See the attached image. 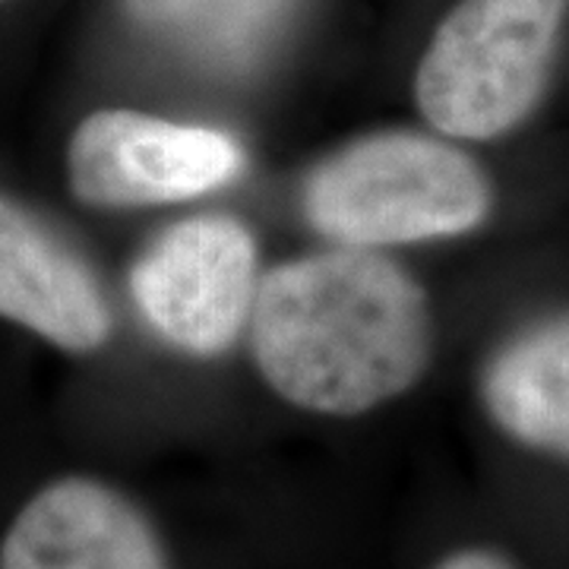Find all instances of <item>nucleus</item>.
<instances>
[{
  "instance_id": "nucleus-1",
  "label": "nucleus",
  "mask_w": 569,
  "mask_h": 569,
  "mask_svg": "<svg viewBox=\"0 0 569 569\" xmlns=\"http://www.w3.org/2000/svg\"><path fill=\"white\" fill-rule=\"evenodd\" d=\"M247 323L266 383L284 402L332 418L402 396L430 361L425 288L361 247L269 269Z\"/></svg>"
},
{
  "instance_id": "nucleus-2",
  "label": "nucleus",
  "mask_w": 569,
  "mask_h": 569,
  "mask_svg": "<svg viewBox=\"0 0 569 569\" xmlns=\"http://www.w3.org/2000/svg\"><path fill=\"white\" fill-rule=\"evenodd\" d=\"M488 174L462 149L421 133L348 142L305 187L310 224L342 247L421 244L459 238L490 216Z\"/></svg>"
},
{
  "instance_id": "nucleus-3",
  "label": "nucleus",
  "mask_w": 569,
  "mask_h": 569,
  "mask_svg": "<svg viewBox=\"0 0 569 569\" xmlns=\"http://www.w3.org/2000/svg\"><path fill=\"white\" fill-rule=\"evenodd\" d=\"M569 0H459L415 73L425 121L456 140H497L548 89Z\"/></svg>"
},
{
  "instance_id": "nucleus-4",
  "label": "nucleus",
  "mask_w": 569,
  "mask_h": 569,
  "mask_svg": "<svg viewBox=\"0 0 569 569\" xmlns=\"http://www.w3.org/2000/svg\"><path fill=\"white\" fill-rule=\"evenodd\" d=\"M257 284V241L231 216H193L164 228L130 269V291L146 323L200 358L219 355L241 336Z\"/></svg>"
},
{
  "instance_id": "nucleus-5",
  "label": "nucleus",
  "mask_w": 569,
  "mask_h": 569,
  "mask_svg": "<svg viewBox=\"0 0 569 569\" xmlns=\"http://www.w3.org/2000/svg\"><path fill=\"white\" fill-rule=\"evenodd\" d=\"M244 171V149L222 130L162 121L140 111H96L73 130L67 178L96 209L181 203Z\"/></svg>"
},
{
  "instance_id": "nucleus-6",
  "label": "nucleus",
  "mask_w": 569,
  "mask_h": 569,
  "mask_svg": "<svg viewBox=\"0 0 569 569\" xmlns=\"http://www.w3.org/2000/svg\"><path fill=\"white\" fill-rule=\"evenodd\" d=\"M0 569H168V557L127 493L67 475L17 512L0 541Z\"/></svg>"
},
{
  "instance_id": "nucleus-7",
  "label": "nucleus",
  "mask_w": 569,
  "mask_h": 569,
  "mask_svg": "<svg viewBox=\"0 0 569 569\" xmlns=\"http://www.w3.org/2000/svg\"><path fill=\"white\" fill-rule=\"evenodd\" d=\"M0 317L73 355L96 351L111 336V305L96 269L7 193H0Z\"/></svg>"
},
{
  "instance_id": "nucleus-8",
  "label": "nucleus",
  "mask_w": 569,
  "mask_h": 569,
  "mask_svg": "<svg viewBox=\"0 0 569 569\" xmlns=\"http://www.w3.org/2000/svg\"><path fill=\"white\" fill-rule=\"evenodd\" d=\"M481 396L512 440L569 459V313L509 339L485 367Z\"/></svg>"
},
{
  "instance_id": "nucleus-9",
  "label": "nucleus",
  "mask_w": 569,
  "mask_h": 569,
  "mask_svg": "<svg viewBox=\"0 0 569 569\" xmlns=\"http://www.w3.org/2000/svg\"><path fill=\"white\" fill-rule=\"evenodd\" d=\"M130 7L197 54L238 67L263 48L284 0H130Z\"/></svg>"
},
{
  "instance_id": "nucleus-10",
  "label": "nucleus",
  "mask_w": 569,
  "mask_h": 569,
  "mask_svg": "<svg viewBox=\"0 0 569 569\" xmlns=\"http://www.w3.org/2000/svg\"><path fill=\"white\" fill-rule=\"evenodd\" d=\"M433 569H516V567L509 563L507 557H500L497 550L466 548L443 557V560H440Z\"/></svg>"
}]
</instances>
